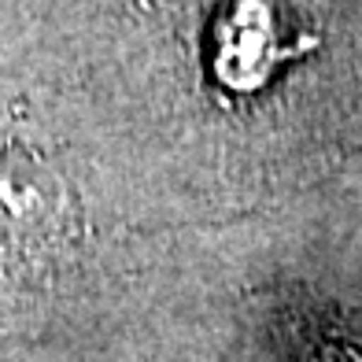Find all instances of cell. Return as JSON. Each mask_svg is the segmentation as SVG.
<instances>
[{"mask_svg": "<svg viewBox=\"0 0 362 362\" xmlns=\"http://www.w3.org/2000/svg\"><path fill=\"white\" fill-rule=\"evenodd\" d=\"M71 196L37 159H0V259H26L63 237Z\"/></svg>", "mask_w": 362, "mask_h": 362, "instance_id": "1", "label": "cell"}]
</instances>
